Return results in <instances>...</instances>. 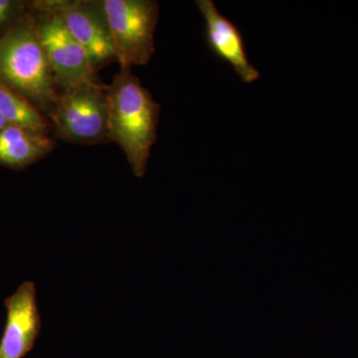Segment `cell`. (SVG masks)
Listing matches in <instances>:
<instances>
[{"mask_svg": "<svg viewBox=\"0 0 358 358\" xmlns=\"http://www.w3.org/2000/svg\"><path fill=\"white\" fill-rule=\"evenodd\" d=\"M16 6H17L16 2L10 1V0H0V26L9 20L15 10Z\"/></svg>", "mask_w": 358, "mask_h": 358, "instance_id": "obj_11", "label": "cell"}, {"mask_svg": "<svg viewBox=\"0 0 358 358\" xmlns=\"http://www.w3.org/2000/svg\"><path fill=\"white\" fill-rule=\"evenodd\" d=\"M9 124H7V122L6 121V120L3 119V117H2L1 115H0V131H1V129H6V127H8Z\"/></svg>", "mask_w": 358, "mask_h": 358, "instance_id": "obj_12", "label": "cell"}, {"mask_svg": "<svg viewBox=\"0 0 358 358\" xmlns=\"http://www.w3.org/2000/svg\"><path fill=\"white\" fill-rule=\"evenodd\" d=\"M54 141L47 134L8 126L0 131V164L20 169L48 155Z\"/></svg>", "mask_w": 358, "mask_h": 358, "instance_id": "obj_9", "label": "cell"}, {"mask_svg": "<svg viewBox=\"0 0 358 358\" xmlns=\"http://www.w3.org/2000/svg\"><path fill=\"white\" fill-rule=\"evenodd\" d=\"M196 4L203 16L205 39L209 50L229 65L244 83L256 82L260 72L250 62L239 28L219 13L211 0H199Z\"/></svg>", "mask_w": 358, "mask_h": 358, "instance_id": "obj_8", "label": "cell"}, {"mask_svg": "<svg viewBox=\"0 0 358 358\" xmlns=\"http://www.w3.org/2000/svg\"><path fill=\"white\" fill-rule=\"evenodd\" d=\"M40 6L58 14L68 32L88 53L96 71L117 60L109 25L99 2L47 1Z\"/></svg>", "mask_w": 358, "mask_h": 358, "instance_id": "obj_6", "label": "cell"}, {"mask_svg": "<svg viewBox=\"0 0 358 358\" xmlns=\"http://www.w3.org/2000/svg\"><path fill=\"white\" fill-rule=\"evenodd\" d=\"M0 115L9 126L48 133L49 122L25 96L0 84Z\"/></svg>", "mask_w": 358, "mask_h": 358, "instance_id": "obj_10", "label": "cell"}, {"mask_svg": "<svg viewBox=\"0 0 358 358\" xmlns=\"http://www.w3.org/2000/svg\"><path fill=\"white\" fill-rule=\"evenodd\" d=\"M49 115L62 141L95 145L109 140L107 86L99 82L63 91Z\"/></svg>", "mask_w": 358, "mask_h": 358, "instance_id": "obj_4", "label": "cell"}, {"mask_svg": "<svg viewBox=\"0 0 358 358\" xmlns=\"http://www.w3.org/2000/svg\"><path fill=\"white\" fill-rule=\"evenodd\" d=\"M0 84L49 114L53 110L59 95L36 25L17 24L0 36Z\"/></svg>", "mask_w": 358, "mask_h": 358, "instance_id": "obj_2", "label": "cell"}, {"mask_svg": "<svg viewBox=\"0 0 358 358\" xmlns=\"http://www.w3.org/2000/svg\"><path fill=\"white\" fill-rule=\"evenodd\" d=\"M99 3L122 69L147 65L155 53L159 4L152 0H103Z\"/></svg>", "mask_w": 358, "mask_h": 358, "instance_id": "obj_3", "label": "cell"}, {"mask_svg": "<svg viewBox=\"0 0 358 358\" xmlns=\"http://www.w3.org/2000/svg\"><path fill=\"white\" fill-rule=\"evenodd\" d=\"M4 305L7 315L0 339V358H23L32 350L41 329L34 282L21 284Z\"/></svg>", "mask_w": 358, "mask_h": 358, "instance_id": "obj_7", "label": "cell"}, {"mask_svg": "<svg viewBox=\"0 0 358 358\" xmlns=\"http://www.w3.org/2000/svg\"><path fill=\"white\" fill-rule=\"evenodd\" d=\"M107 93L108 138L121 147L134 176L143 178L157 141L160 106L131 69H121Z\"/></svg>", "mask_w": 358, "mask_h": 358, "instance_id": "obj_1", "label": "cell"}, {"mask_svg": "<svg viewBox=\"0 0 358 358\" xmlns=\"http://www.w3.org/2000/svg\"><path fill=\"white\" fill-rule=\"evenodd\" d=\"M44 13L46 15L36 27L56 85L68 91L82 85L96 83V71L88 53L68 32L57 13Z\"/></svg>", "mask_w": 358, "mask_h": 358, "instance_id": "obj_5", "label": "cell"}]
</instances>
